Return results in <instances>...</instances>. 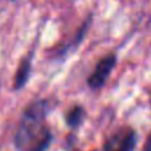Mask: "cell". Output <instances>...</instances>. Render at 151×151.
Masks as SVG:
<instances>
[{
  "label": "cell",
  "instance_id": "obj_8",
  "mask_svg": "<svg viewBox=\"0 0 151 151\" xmlns=\"http://www.w3.org/2000/svg\"><path fill=\"white\" fill-rule=\"evenodd\" d=\"M11 1H17V0H11Z\"/></svg>",
  "mask_w": 151,
  "mask_h": 151
},
{
  "label": "cell",
  "instance_id": "obj_5",
  "mask_svg": "<svg viewBox=\"0 0 151 151\" xmlns=\"http://www.w3.org/2000/svg\"><path fill=\"white\" fill-rule=\"evenodd\" d=\"M84 114H85L84 109L80 105H74L73 107H71L67 111V113L65 116V119H66L67 125L70 127H77V126H79L80 123L83 122Z\"/></svg>",
  "mask_w": 151,
  "mask_h": 151
},
{
  "label": "cell",
  "instance_id": "obj_1",
  "mask_svg": "<svg viewBox=\"0 0 151 151\" xmlns=\"http://www.w3.org/2000/svg\"><path fill=\"white\" fill-rule=\"evenodd\" d=\"M50 104L45 99L32 101L24 111L15 133V145L21 151H29L47 132L44 127Z\"/></svg>",
  "mask_w": 151,
  "mask_h": 151
},
{
  "label": "cell",
  "instance_id": "obj_7",
  "mask_svg": "<svg viewBox=\"0 0 151 151\" xmlns=\"http://www.w3.org/2000/svg\"><path fill=\"white\" fill-rule=\"evenodd\" d=\"M149 101H150V106H151V91L149 93Z\"/></svg>",
  "mask_w": 151,
  "mask_h": 151
},
{
  "label": "cell",
  "instance_id": "obj_2",
  "mask_svg": "<svg viewBox=\"0 0 151 151\" xmlns=\"http://www.w3.org/2000/svg\"><path fill=\"white\" fill-rule=\"evenodd\" d=\"M117 64V55L114 53H107L101 59L98 60L96 64L93 71L87 77V86L92 90H99L101 88L109 77L111 76L112 71L114 70Z\"/></svg>",
  "mask_w": 151,
  "mask_h": 151
},
{
  "label": "cell",
  "instance_id": "obj_6",
  "mask_svg": "<svg viewBox=\"0 0 151 151\" xmlns=\"http://www.w3.org/2000/svg\"><path fill=\"white\" fill-rule=\"evenodd\" d=\"M142 151H151V133H150V136L147 137V140L145 142L144 147H143Z\"/></svg>",
  "mask_w": 151,
  "mask_h": 151
},
{
  "label": "cell",
  "instance_id": "obj_4",
  "mask_svg": "<svg viewBox=\"0 0 151 151\" xmlns=\"http://www.w3.org/2000/svg\"><path fill=\"white\" fill-rule=\"evenodd\" d=\"M32 59H33V50L29 51L26 55H24L22 59L20 60L17 67L15 74H14V79H13L14 90L17 91L21 90L27 84L29 76H31V71H32Z\"/></svg>",
  "mask_w": 151,
  "mask_h": 151
},
{
  "label": "cell",
  "instance_id": "obj_3",
  "mask_svg": "<svg viewBox=\"0 0 151 151\" xmlns=\"http://www.w3.org/2000/svg\"><path fill=\"white\" fill-rule=\"evenodd\" d=\"M137 142L134 130L124 127L113 133L105 143L104 151H133Z\"/></svg>",
  "mask_w": 151,
  "mask_h": 151
}]
</instances>
